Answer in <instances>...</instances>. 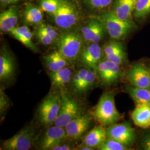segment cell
Listing matches in <instances>:
<instances>
[{"mask_svg": "<svg viewBox=\"0 0 150 150\" xmlns=\"http://www.w3.org/2000/svg\"><path fill=\"white\" fill-rule=\"evenodd\" d=\"M105 57V59H108L121 66L125 64L126 61V54L125 50L113 54H108Z\"/></svg>", "mask_w": 150, "mask_h": 150, "instance_id": "cell-29", "label": "cell"}, {"mask_svg": "<svg viewBox=\"0 0 150 150\" xmlns=\"http://www.w3.org/2000/svg\"><path fill=\"white\" fill-rule=\"evenodd\" d=\"M141 147L145 150H150V133L146 134L141 141Z\"/></svg>", "mask_w": 150, "mask_h": 150, "instance_id": "cell-34", "label": "cell"}, {"mask_svg": "<svg viewBox=\"0 0 150 150\" xmlns=\"http://www.w3.org/2000/svg\"><path fill=\"white\" fill-rule=\"evenodd\" d=\"M49 77L52 86L61 87L66 85L71 81L72 71L70 67L67 66L55 72H50Z\"/></svg>", "mask_w": 150, "mask_h": 150, "instance_id": "cell-23", "label": "cell"}, {"mask_svg": "<svg viewBox=\"0 0 150 150\" xmlns=\"http://www.w3.org/2000/svg\"><path fill=\"white\" fill-rule=\"evenodd\" d=\"M100 150H129V147L115 139L107 138L104 144L98 149Z\"/></svg>", "mask_w": 150, "mask_h": 150, "instance_id": "cell-26", "label": "cell"}, {"mask_svg": "<svg viewBox=\"0 0 150 150\" xmlns=\"http://www.w3.org/2000/svg\"><path fill=\"white\" fill-rule=\"evenodd\" d=\"M150 14V0H136L134 16L137 19H144Z\"/></svg>", "mask_w": 150, "mask_h": 150, "instance_id": "cell-25", "label": "cell"}, {"mask_svg": "<svg viewBox=\"0 0 150 150\" xmlns=\"http://www.w3.org/2000/svg\"><path fill=\"white\" fill-rule=\"evenodd\" d=\"M18 15L15 7H11L0 14V30L3 32H10L15 27L18 22Z\"/></svg>", "mask_w": 150, "mask_h": 150, "instance_id": "cell-19", "label": "cell"}, {"mask_svg": "<svg viewBox=\"0 0 150 150\" xmlns=\"http://www.w3.org/2000/svg\"><path fill=\"white\" fill-rule=\"evenodd\" d=\"M41 8L27 4L24 12V21L30 25H38L43 20V12Z\"/></svg>", "mask_w": 150, "mask_h": 150, "instance_id": "cell-24", "label": "cell"}, {"mask_svg": "<svg viewBox=\"0 0 150 150\" xmlns=\"http://www.w3.org/2000/svg\"><path fill=\"white\" fill-rule=\"evenodd\" d=\"M131 118L135 125L142 129L150 127V106L136 104L131 113Z\"/></svg>", "mask_w": 150, "mask_h": 150, "instance_id": "cell-17", "label": "cell"}, {"mask_svg": "<svg viewBox=\"0 0 150 150\" xmlns=\"http://www.w3.org/2000/svg\"><path fill=\"white\" fill-rule=\"evenodd\" d=\"M106 139V129L105 126L100 125L94 127L85 135L82 145L98 149L104 144Z\"/></svg>", "mask_w": 150, "mask_h": 150, "instance_id": "cell-15", "label": "cell"}, {"mask_svg": "<svg viewBox=\"0 0 150 150\" xmlns=\"http://www.w3.org/2000/svg\"><path fill=\"white\" fill-rule=\"evenodd\" d=\"M96 72L104 84L111 85L119 80L122 72L121 66L105 59L98 64Z\"/></svg>", "mask_w": 150, "mask_h": 150, "instance_id": "cell-11", "label": "cell"}, {"mask_svg": "<svg viewBox=\"0 0 150 150\" xmlns=\"http://www.w3.org/2000/svg\"><path fill=\"white\" fill-rule=\"evenodd\" d=\"M20 0H0L1 4L4 5H9V4H12L16 3L18 2Z\"/></svg>", "mask_w": 150, "mask_h": 150, "instance_id": "cell-37", "label": "cell"}, {"mask_svg": "<svg viewBox=\"0 0 150 150\" xmlns=\"http://www.w3.org/2000/svg\"><path fill=\"white\" fill-rule=\"evenodd\" d=\"M79 150H94V149L87 146H83V145H81L80 149H79Z\"/></svg>", "mask_w": 150, "mask_h": 150, "instance_id": "cell-38", "label": "cell"}, {"mask_svg": "<svg viewBox=\"0 0 150 150\" xmlns=\"http://www.w3.org/2000/svg\"><path fill=\"white\" fill-rule=\"evenodd\" d=\"M61 102L59 115L54 125L65 127L73 119L80 116V107L75 100L71 98L64 93L61 94Z\"/></svg>", "mask_w": 150, "mask_h": 150, "instance_id": "cell-6", "label": "cell"}, {"mask_svg": "<svg viewBox=\"0 0 150 150\" xmlns=\"http://www.w3.org/2000/svg\"><path fill=\"white\" fill-rule=\"evenodd\" d=\"M61 0H41L40 8L42 11L53 15L59 8Z\"/></svg>", "mask_w": 150, "mask_h": 150, "instance_id": "cell-27", "label": "cell"}, {"mask_svg": "<svg viewBox=\"0 0 150 150\" xmlns=\"http://www.w3.org/2000/svg\"><path fill=\"white\" fill-rule=\"evenodd\" d=\"M14 59L6 50L1 51L0 55V80L4 82L10 80L15 74Z\"/></svg>", "mask_w": 150, "mask_h": 150, "instance_id": "cell-16", "label": "cell"}, {"mask_svg": "<svg viewBox=\"0 0 150 150\" xmlns=\"http://www.w3.org/2000/svg\"><path fill=\"white\" fill-rule=\"evenodd\" d=\"M98 20L102 22L109 36L115 40H123L135 27L132 22L120 19L113 12L105 13Z\"/></svg>", "mask_w": 150, "mask_h": 150, "instance_id": "cell-2", "label": "cell"}, {"mask_svg": "<svg viewBox=\"0 0 150 150\" xmlns=\"http://www.w3.org/2000/svg\"><path fill=\"white\" fill-rule=\"evenodd\" d=\"M91 119L88 115H80L71 121L64 127L67 138L72 140L81 138L89 128Z\"/></svg>", "mask_w": 150, "mask_h": 150, "instance_id": "cell-13", "label": "cell"}, {"mask_svg": "<svg viewBox=\"0 0 150 150\" xmlns=\"http://www.w3.org/2000/svg\"><path fill=\"white\" fill-rule=\"evenodd\" d=\"M136 0H116L114 6L113 13L120 19L132 21Z\"/></svg>", "mask_w": 150, "mask_h": 150, "instance_id": "cell-18", "label": "cell"}, {"mask_svg": "<svg viewBox=\"0 0 150 150\" xmlns=\"http://www.w3.org/2000/svg\"><path fill=\"white\" fill-rule=\"evenodd\" d=\"M103 55L102 48L98 43H90L83 47L79 59L84 67L96 72L98 64L102 61Z\"/></svg>", "mask_w": 150, "mask_h": 150, "instance_id": "cell-10", "label": "cell"}, {"mask_svg": "<svg viewBox=\"0 0 150 150\" xmlns=\"http://www.w3.org/2000/svg\"><path fill=\"white\" fill-rule=\"evenodd\" d=\"M105 28L99 20H92L81 29L83 40L89 43H98L103 38Z\"/></svg>", "mask_w": 150, "mask_h": 150, "instance_id": "cell-14", "label": "cell"}, {"mask_svg": "<svg viewBox=\"0 0 150 150\" xmlns=\"http://www.w3.org/2000/svg\"><path fill=\"white\" fill-rule=\"evenodd\" d=\"M36 36L39 41L44 45L47 46L51 45L54 41L52 38L49 36L47 34L38 30L36 31Z\"/></svg>", "mask_w": 150, "mask_h": 150, "instance_id": "cell-32", "label": "cell"}, {"mask_svg": "<svg viewBox=\"0 0 150 150\" xmlns=\"http://www.w3.org/2000/svg\"><path fill=\"white\" fill-rule=\"evenodd\" d=\"M126 77L131 86L150 88V69L143 63L134 64L127 71Z\"/></svg>", "mask_w": 150, "mask_h": 150, "instance_id": "cell-9", "label": "cell"}, {"mask_svg": "<svg viewBox=\"0 0 150 150\" xmlns=\"http://www.w3.org/2000/svg\"><path fill=\"white\" fill-rule=\"evenodd\" d=\"M31 1H32V0H31Z\"/></svg>", "mask_w": 150, "mask_h": 150, "instance_id": "cell-40", "label": "cell"}, {"mask_svg": "<svg viewBox=\"0 0 150 150\" xmlns=\"http://www.w3.org/2000/svg\"><path fill=\"white\" fill-rule=\"evenodd\" d=\"M56 25L63 29H69L76 25L79 14L75 6L68 1L61 0L59 8L53 14Z\"/></svg>", "mask_w": 150, "mask_h": 150, "instance_id": "cell-8", "label": "cell"}, {"mask_svg": "<svg viewBox=\"0 0 150 150\" xmlns=\"http://www.w3.org/2000/svg\"><path fill=\"white\" fill-rule=\"evenodd\" d=\"M58 50L70 62L79 59L82 50L83 38L74 32L64 33L58 38Z\"/></svg>", "mask_w": 150, "mask_h": 150, "instance_id": "cell-3", "label": "cell"}, {"mask_svg": "<svg viewBox=\"0 0 150 150\" xmlns=\"http://www.w3.org/2000/svg\"><path fill=\"white\" fill-rule=\"evenodd\" d=\"M92 115L95 120L103 126L108 127L117 123L122 118V115L116 107L112 92H106L102 94Z\"/></svg>", "mask_w": 150, "mask_h": 150, "instance_id": "cell-1", "label": "cell"}, {"mask_svg": "<svg viewBox=\"0 0 150 150\" xmlns=\"http://www.w3.org/2000/svg\"><path fill=\"white\" fill-rule=\"evenodd\" d=\"M125 90L136 104H142L150 106V88L128 85L126 86Z\"/></svg>", "mask_w": 150, "mask_h": 150, "instance_id": "cell-22", "label": "cell"}, {"mask_svg": "<svg viewBox=\"0 0 150 150\" xmlns=\"http://www.w3.org/2000/svg\"><path fill=\"white\" fill-rule=\"evenodd\" d=\"M70 61L59 51L56 50L47 55L45 64L50 72H55L69 66Z\"/></svg>", "mask_w": 150, "mask_h": 150, "instance_id": "cell-20", "label": "cell"}, {"mask_svg": "<svg viewBox=\"0 0 150 150\" xmlns=\"http://www.w3.org/2000/svg\"><path fill=\"white\" fill-rule=\"evenodd\" d=\"M37 30L47 34L49 36L52 38L54 41L56 40H58V38H59V33L57 32V31L54 28L53 26L48 24H45V23L40 24L38 27Z\"/></svg>", "mask_w": 150, "mask_h": 150, "instance_id": "cell-31", "label": "cell"}, {"mask_svg": "<svg viewBox=\"0 0 150 150\" xmlns=\"http://www.w3.org/2000/svg\"><path fill=\"white\" fill-rule=\"evenodd\" d=\"M7 97L5 96V94L4 93H2V92L1 91V112H3L5 109L7 108Z\"/></svg>", "mask_w": 150, "mask_h": 150, "instance_id": "cell-36", "label": "cell"}, {"mask_svg": "<svg viewBox=\"0 0 150 150\" xmlns=\"http://www.w3.org/2000/svg\"><path fill=\"white\" fill-rule=\"evenodd\" d=\"M35 139V129L32 126H27L5 141L1 149L5 150H28L32 147Z\"/></svg>", "mask_w": 150, "mask_h": 150, "instance_id": "cell-5", "label": "cell"}, {"mask_svg": "<svg viewBox=\"0 0 150 150\" xmlns=\"http://www.w3.org/2000/svg\"><path fill=\"white\" fill-rule=\"evenodd\" d=\"M61 102V95L49 93L38 107V117L40 122L46 126L54 124L59 115Z\"/></svg>", "mask_w": 150, "mask_h": 150, "instance_id": "cell-4", "label": "cell"}, {"mask_svg": "<svg viewBox=\"0 0 150 150\" xmlns=\"http://www.w3.org/2000/svg\"><path fill=\"white\" fill-rule=\"evenodd\" d=\"M107 138L115 139L124 145L131 147L136 139V133L129 122L116 123L106 129Z\"/></svg>", "mask_w": 150, "mask_h": 150, "instance_id": "cell-7", "label": "cell"}, {"mask_svg": "<svg viewBox=\"0 0 150 150\" xmlns=\"http://www.w3.org/2000/svg\"><path fill=\"white\" fill-rule=\"evenodd\" d=\"M112 0H88L90 5L94 8L102 9L110 5Z\"/></svg>", "mask_w": 150, "mask_h": 150, "instance_id": "cell-33", "label": "cell"}, {"mask_svg": "<svg viewBox=\"0 0 150 150\" xmlns=\"http://www.w3.org/2000/svg\"><path fill=\"white\" fill-rule=\"evenodd\" d=\"M97 72L94 70L88 69L87 73L85 80L82 87L81 93L86 92L89 90L92 86L94 85L96 79Z\"/></svg>", "mask_w": 150, "mask_h": 150, "instance_id": "cell-30", "label": "cell"}, {"mask_svg": "<svg viewBox=\"0 0 150 150\" xmlns=\"http://www.w3.org/2000/svg\"><path fill=\"white\" fill-rule=\"evenodd\" d=\"M64 142L61 143L59 145H56L54 146L52 150H74L72 146L70 145L64 144Z\"/></svg>", "mask_w": 150, "mask_h": 150, "instance_id": "cell-35", "label": "cell"}, {"mask_svg": "<svg viewBox=\"0 0 150 150\" xmlns=\"http://www.w3.org/2000/svg\"><path fill=\"white\" fill-rule=\"evenodd\" d=\"M68 139L64 127L56 125L50 127L44 133L38 142L41 150H52L54 146Z\"/></svg>", "mask_w": 150, "mask_h": 150, "instance_id": "cell-12", "label": "cell"}, {"mask_svg": "<svg viewBox=\"0 0 150 150\" xmlns=\"http://www.w3.org/2000/svg\"></svg>", "mask_w": 150, "mask_h": 150, "instance_id": "cell-39", "label": "cell"}, {"mask_svg": "<svg viewBox=\"0 0 150 150\" xmlns=\"http://www.w3.org/2000/svg\"><path fill=\"white\" fill-rule=\"evenodd\" d=\"M10 33L27 48L34 52L38 51V48L32 42V32L27 26L16 27Z\"/></svg>", "mask_w": 150, "mask_h": 150, "instance_id": "cell-21", "label": "cell"}, {"mask_svg": "<svg viewBox=\"0 0 150 150\" xmlns=\"http://www.w3.org/2000/svg\"><path fill=\"white\" fill-rule=\"evenodd\" d=\"M103 55L105 56L110 54H113L125 50L122 44L116 41H113L106 43L103 48Z\"/></svg>", "mask_w": 150, "mask_h": 150, "instance_id": "cell-28", "label": "cell"}]
</instances>
